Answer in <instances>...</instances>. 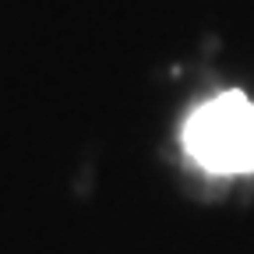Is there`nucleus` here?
<instances>
[{"label": "nucleus", "mask_w": 254, "mask_h": 254, "mask_svg": "<svg viewBox=\"0 0 254 254\" xmlns=\"http://www.w3.org/2000/svg\"><path fill=\"white\" fill-rule=\"evenodd\" d=\"M184 145L212 173L254 170V103L244 92L215 95L190 113Z\"/></svg>", "instance_id": "obj_1"}]
</instances>
